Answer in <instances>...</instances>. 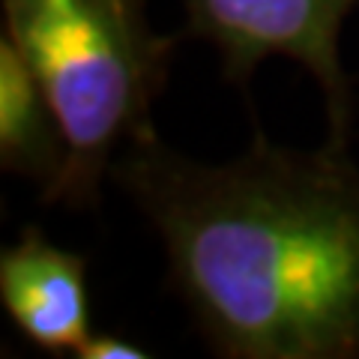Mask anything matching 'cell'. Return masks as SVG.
I'll return each mask as SVG.
<instances>
[{
  "label": "cell",
  "mask_w": 359,
  "mask_h": 359,
  "mask_svg": "<svg viewBox=\"0 0 359 359\" xmlns=\"http://www.w3.org/2000/svg\"><path fill=\"white\" fill-rule=\"evenodd\" d=\"M108 180L162 243L168 282L222 359H359V162L351 144L287 147L255 129L198 162L156 129Z\"/></svg>",
  "instance_id": "1"
},
{
  "label": "cell",
  "mask_w": 359,
  "mask_h": 359,
  "mask_svg": "<svg viewBox=\"0 0 359 359\" xmlns=\"http://www.w3.org/2000/svg\"><path fill=\"white\" fill-rule=\"evenodd\" d=\"M0 9L69 144L57 207L93 210L117 153L156 129L180 33L153 30L147 0H0Z\"/></svg>",
  "instance_id": "2"
},
{
  "label": "cell",
  "mask_w": 359,
  "mask_h": 359,
  "mask_svg": "<svg viewBox=\"0 0 359 359\" xmlns=\"http://www.w3.org/2000/svg\"><path fill=\"white\" fill-rule=\"evenodd\" d=\"M192 36L216 48L222 78L245 90L257 66L285 57L318 84L327 111V138L351 144L356 93L341 63L344 21L359 0H180Z\"/></svg>",
  "instance_id": "3"
},
{
  "label": "cell",
  "mask_w": 359,
  "mask_h": 359,
  "mask_svg": "<svg viewBox=\"0 0 359 359\" xmlns=\"http://www.w3.org/2000/svg\"><path fill=\"white\" fill-rule=\"evenodd\" d=\"M0 302L25 339L51 356H75L93 332L87 257L27 224L0 252Z\"/></svg>",
  "instance_id": "4"
},
{
  "label": "cell",
  "mask_w": 359,
  "mask_h": 359,
  "mask_svg": "<svg viewBox=\"0 0 359 359\" xmlns=\"http://www.w3.org/2000/svg\"><path fill=\"white\" fill-rule=\"evenodd\" d=\"M0 168L30 183L45 207H57L69 144L42 84L6 33L0 36Z\"/></svg>",
  "instance_id": "5"
},
{
  "label": "cell",
  "mask_w": 359,
  "mask_h": 359,
  "mask_svg": "<svg viewBox=\"0 0 359 359\" xmlns=\"http://www.w3.org/2000/svg\"><path fill=\"white\" fill-rule=\"evenodd\" d=\"M75 356L78 359H150V351L132 339H123L117 332L93 330L75 351Z\"/></svg>",
  "instance_id": "6"
}]
</instances>
